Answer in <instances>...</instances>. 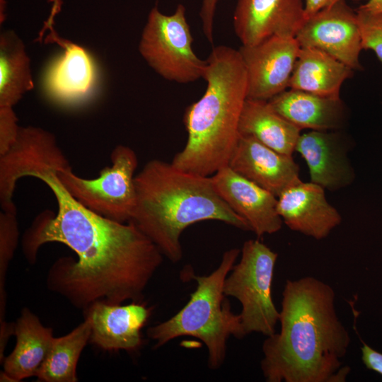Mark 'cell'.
Wrapping results in <instances>:
<instances>
[{
  "mask_svg": "<svg viewBox=\"0 0 382 382\" xmlns=\"http://www.w3.org/2000/svg\"><path fill=\"white\" fill-rule=\"evenodd\" d=\"M335 303L334 289L316 277L286 280L280 330L267 336L262 347L266 381H346L351 369L342 359L351 340Z\"/></svg>",
  "mask_w": 382,
  "mask_h": 382,
  "instance_id": "cell-2",
  "label": "cell"
},
{
  "mask_svg": "<svg viewBox=\"0 0 382 382\" xmlns=\"http://www.w3.org/2000/svg\"><path fill=\"white\" fill-rule=\"evenodd\" d=\"M219 1L201 0L199 17L202 31L209 43H213L214 42V21Z\"/></svg>",
  "mask_w": 382,
  "mask_h": 382,
  "instance_id": "cell-27",
  "label": "cell"
},
{
  "mask_svg": "<svg viewBox=\"0 0 382 382\" xmlns=\"http://www.w3.org/2000/svg\"><path fill=\"white\" fill-rule=\"evenodd\" d=\"M85 311L91 322V343L107 351L134 352L141 347V330L151 313L144 303L123 306L98 301Z\"/></svg>",
  "mask_w": 382,
  "mask_h": 382,
  "instance_id": "cell-15",
  "label": "cell"
},
{
  "mask_svg": "<svg viewBox=\"0 0 382 382\" xmlns=\"http://www.w3.org/2000/svg\"><path fill=\"white\" fill-rule=\"evenodd\" d=\"M21 127L11 107H0V156L6 154L17 139Z\"/></svg>",
  "mask_w": 382,
  "mask_h": 382,
  "instance_id": "cell-26",
  "label": "cell"
},
{
  "mask_svg": "<svg viewBox=\"0 0 382 382\" xmlns=\"http://www.w3.org/2000/svg\"><path fill=\"white\" fill-rule=\"evenodd\" d=\"M359 8L374 13H382V0H368Z\"/></svg>",
  "mask_w": 382,
  "mask_h": 382,
  "instance_id": "cell-29",
  "label": "cell"
},
{
  "mask_svg": "<svg viewBox=\"0 0 382 382\" xmlns=\"http://www.w3.org/2000/svg\"><path fill=\"white\" fill-rule=\"evenodd\" d=\"M57 201V210L39 214L23 237V250L33 263L45 243L66 245L77 255L58 260L47 276L50 289L75 307L87 310L98 301L140 302L163 262L158 247L132 222L102 216L77 201L54 169L40 176Z\"/></svg>",
  "mask_w": 382,
  "mask_h": 382,
  "instance_id": "cell-1",
  "label": "cell"
},
{
  "mask_svg": "<svg viewBox=\"0 0 382 382\" xmlns=\"http://www.w3.org/2000/svg\"><path fill=\"white\" fill-rule=\"evenodd\" d=\"M33 88L30 59L21 40L13 33L0 37V107L13 108Z\"/></svg>",
  "mask_w": 382,
  "mask_h": 382,
  "instance_id": "cell-22",
  "label": "cell"
},
{
  "mask_svg": "<svg viewBox=\"0 0 382 382\" xmlns=\"http://www.w3.org/2000/svg\"><path fill=\"white\" fill-rule=\"evenodd\" d=\"M304 21L303 0H238L233 17L242 45L272 36L294 37Z\"/></svg>",
  "mask_w": 382,
  "mask_h": 382,
  "instance_id": "cell-11",
  "label": "cell"
},
{
  "mask_svg": "<svg viewBox=\"0 0 382 382\" xmlns=\"http://www.w3.org/2000/svg\"><path fill=\"white\" fill-rule=\"evenodd\" d=\"M193 37L186 18V8L178 4L170 15L157 6L149 12L139 45L148 64L166 80L179 83L204 77L207 60L192 49Z\"/></svg>",
  "mask_w": 382,
  "mask_h": 382,
  "instance_id": "cell-8",
  "label": "cell"
},
{
  "mask_svg": "<svg viewBox=\"0 0 382 382\" xmlns=\"http://www.w3.org/2000/svg\"><path fill=\"white\" fill-rule=\"evenodd\" d=\"M241 257L226 277V296L241 304L239 313L244 335L259 332L270 336L275 332L279 311L272 296V284L278 255L258 240L246 241Z\"/></svg>",
  "mask_w": 382,
  "mask_h": 382,
  "instance_id": "cell-7",
  "label": "cell"
},
{
  "mask_svg": "<svg viewBox=\"0 0 382 382\" xmlns=\"http://www.w3.org/2000/svg\"><path fill=\"white\" fill-rule=\"evenodd\" d=\"M228 166L277 197L301 181L292 156L279 153L250 135H239Z\"/></svg>",
  "mask_w": 382,
  "mask_h": 382,
  "instance_id": "cell-13",
  "label": "cell"
},
{
  "mask_svg": "<svg viewBox=\"0 0 382 382\" xmlns=\"http://www.w3.org/2000/svg\"><path fill=\"white\" fill-rule=\"evenodd\" d=\"M295 39L300 47L322 50L354 71L361 69L362 50L357 12L340 0L306 18Z\"/></svg>",
  "mask_w": 382,
  "mask_h": 382,
  "instance_id": "cell-9",
  "label": "cell"
},
{
  "mask_svg": "<svg viewBox=\"0 0 382 382\" xmlns=\"http://www.w3.org/2000/svg\"><path fill=\"white\" fill-rule=\"evenodd\" d=\"M18 228L16 212L1 211L0 213V306L5 311V275L18 244Z\"/></svg>",
  "mask_w": 382,
  "mask_h": 382,
  "instance_id": "cell-24",
  "label": "cell"
},
{
  "mask_svg": "<svg viewBox=\"0 0 382 382\" xmlns=\"http://www.w3.org/2000/svg\"><path fill=\"white\" fill-rule=\"evenodd\" d=\"M206 60L205 91L185 110L187 142L171 163L189 173L211 176L228 166L238 141L248 80L238 50L216 46Z\"/></svg>",
  "mask_w": 382,
  "mask_h": 382,
  "instance_id": "cell-4",
  "label": "cell"
},
{
  "mask_svg": "<svg viewBox=\"0 0 382 382\" xmlns=\"http://www.w3.org/2000/svg\"><path fill=\"white\" fill-rule=\"evenodd\" d=\"M362 50H372L382 63V13L356 11Z\"/></svg>",
  "mask_w": 382,
  "mask_h": 382,
  "instance_id": "cell-25",
  "label": "cell"
},
{
  "mask_svg": "<svg viewBox=\"0 0 382 382\" xmlns=\"http://www.w3.org/2000/svg\"><path fill=\"white\" fill-rule=\"evenodd\" d=\"M240 134L250 135L273 150L292 156L301 129L270 106L268 101L247 98L241 112Z\"/></svg>",
  "mask_w": 382,
  "mask_h": 382,
  "instance_id": "cell-21",
  "label": "cell"
},
{
  "mask_svg": "<svg viewBox=\"0 0 382 382\" xmlns=\"http://www.w3.org/2000/svg\"><path fill=\"white\" fill-rule=\"evenodd\" d=\"M240 253L238 248L225 251L219 267L208 275L189 274L197 286L188 302L173 316L147 330L148 337L156 342L154 348L178 337H194L207 349L209 368H220L226 356L228 337H245L239 314L232 312L224 294V281Z\"/></svg>",
  "mask_w": 382,
  "mask_h": 382,
  "instance_id": "cell-5",
  "label": "cell"
},
{
  "mask_svg": "<svg viewBox=\"0 0 382 382\" xmlns=\"http://www.w3.org/2000/svg\"><path fill=\"white\" fill-rule=\"evenodd\" d=\"M91 322L88 317L67 335L54 337L50 351L36 376L45 382H76L80 355L90 340Z\"/></svg>",
  "mask_w": 382,
  "mask_h": 382,
  "instance_id": "cell-23",
  "label": "cell"
},
{
  "mask_svg": "<svg viewBox=\"0 0 382 382\" xmlns=\"http://www.w3.org/2000/svg\"><path fill=\"white\" fill-rule=\"evenodd\" d=\"M295 151L306 161L311 182L324 189L337 190L354 179L345 141L339 132L311 130L301 134Z\"/></svg>",
  "mask_w": 382,
  "mask_h": 382,
  "instance_id": "cell-16",
  "label": "cell"
},
{
  "mask_svg": "<svg viewBox=\"0 0 382 382\" xmlns=\"http://www.w3.org/2000/svg\"><path fill=\"white\" fill-rule=\"evenodd\" d=\"M64 49L63 54L50 66L45 76L49 93L62 100H71L86 95L96 80L93 62L81 47L51 35Z\"/></svg>",
  "mask_w": 382,
  "mask_h": 382,
  "instance_id": "cell-19",
  "label": "cell"
},
{
  "mask_svg": "<svg viewBox=\"0 0 382 382\" xmlns=\"http://www.w3.org/2000/svg\"><path fill=\"white\" fill-rule=\"evenodd\" d=\"M277 113L301 129L335 131L347 120V110L340 98L323 96L289 88L268 100Z\"/></svg>",
  "mask_w": 382,
  "mask_h": 382,
  "instance_id": "cell-17",
  "label": "cell"
},
{
  "mask_svg": "<svg viewBox=\"0 0 382 382\" xmlns=\"http://www.w3.org/2000/svg\"><path fill=\"white\" fill-rule=\"evenodd\" d=\"M277 211L291 230L316 240L326 238L342 217L326 199L325 189L312 182L294 185L277 197Z\"/></svg>",
  "mask_w": 382,
  "mask_h": 382,
  "instance_id": "cell-14",
  "label": "cell"
},
{
  "mask_svg": "<svg viewBox=\"0 0 382 382\" xmlns=\"http://www.w3.org/2000/svg\"><path fill=\"white\" fill-rule=\"evenodd\" d=\"M225 202L249 224L257 237L279 231L283 221L277 211V197L254 182L224 166L211 175Z\"/></svg>",
  "mask_w": 382,
  "mask_h": 382,
  "instance_id": "cell-12",
  "label": "cell"
},
{
  "mask_svg": "<svg viewBox=\"0 0 382 382\" xmlns=\"http://www.w3.org/2000/svg\"><path fill=\"white\" fill-rule=\"evenodd\" d=\"M16 344L4 361L1 381H20L36 376L52 347L54 337L51 328L45 327L39 318L25 308L14 324Z\"/></svg>",
  "mask_w": 382,
  "mask_h": 382,
  "instance_id": "cell-18",
  "label": "cell"
},
{
  "mask_svg": "<svg viewBox=\"0 0 382 382\" xmlns=\"http://www.w3.org/2000/svg\"><path fill=\"white\" fill-rule=\"evenodd\" d=\"M112 165L94 178L75 174L66 157L59 163L57 175L64 187L81 204L98 214L121 223L129 222L137 205L134 183L138 158L135 151L117 145L110 154Z\"/></svg>",
  "mask_w": 382,
  "mask_h": 382,
  "instance_id": "cell-6",
  "label": "cell"
},
{
  "mask_svg": "<svg viewBox=\"0 0 382 382\" xmlns=\"http://www.w3.org/2000/svg\"><path fill=\"white\" fill-rule=\"evenodd\" d=\"M340 0H305V19ZM359 1V0H354Z\"/></svg>",
  "mask_w": 382,
  "mask_h": 382,
  "instance_id": "cell-28",
  "label": "cell"
},
{
  "mask_svg": "<svg viewBox=\"0 0 382 382\" xmlns=\"http://www.w3.org/2000/svg\"><path fill=\"white\" fill-rule=\"evenodd\" d=\"M300 46L295 37L272 36L238 50L248 80V98L268 101L289 88Z\"/></svg>",
  "mask_w": 382,
  "mask_h": 382,
  "instance_id": "cell-10",
  "label": "cell"
},
{
  "mask_svg": "<svg viewBox=\"0 0 382 382\" xmlns=\"http://www.w3.org/2000/svg\"><path fill=\"white\" fill-rule=\"evenodd\" d=\"M134 183L137 205L129 221L172 262L182 259L181 234L195 223L215 220L251 231L247 221L216 192L211 176L153 159L135 175Z\"/></svg>",
  "mask_w": 382,
  "mask_h": 382,
  "instance_id": "cell-3",
  "label": "cell"
},
{
  "mask_svg": "<svg viewBox=\"0 0 382 382\" xmlns=\"http://www.w3.org/2000/svg\"><path fill=\"white\" fill-rule=\"evenodd\" d=\"M354 70L316 48L300 47L289 88L340 98L342 85Z\"/></svg>",
  "mask_w": 382,
  "mask_h": 382,
  "instance_id": "cell-20",
  "label": "cell"
}]
</instances>
